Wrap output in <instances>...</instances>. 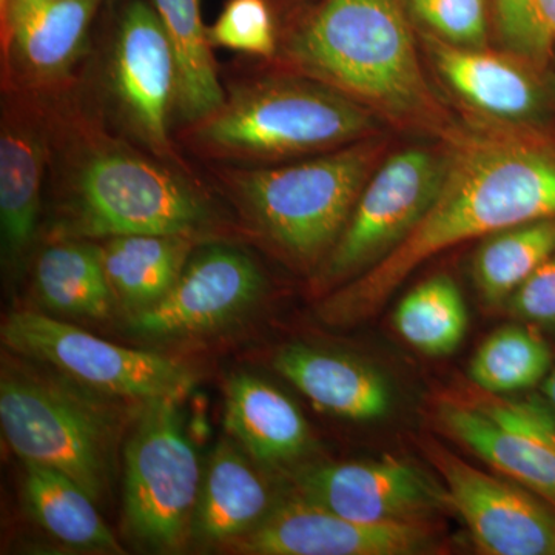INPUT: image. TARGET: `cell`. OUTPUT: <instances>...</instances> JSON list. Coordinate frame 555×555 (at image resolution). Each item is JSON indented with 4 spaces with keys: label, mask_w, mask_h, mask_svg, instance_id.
<instances>
[{
    "label": "cell",
    "mask_w": 555,
    "mask_h": 555,
    "mask_svg": "<svg viewBox=\"0 0 555 555\" xmlns=\"http://www.w3.org/2000/svg\"><path fill=\"white\" fill-rule=\"evenodd\" d=\"M555 218V155L506 138L466 141L448 159L441 188L425 217L374 268L321 305L328 326L367 320L423 262L465 241Z\"/></svg>",
    "instance_id": "obj_1"
},
{
    "label": "cell",
    "mask_w": 555,
    "mask_h": 555,
    "mask_svg": "<svg viewBox=\"0 0 555 555\" xmlns=\"http://www.w3.org/2000/svg\"><path fill=\"white\" fill-rule=\"evenodd\" d=\"M295 486L298 499L367 525L427 521L448 506L441 486L393 456L312 467Z\"/></svg>",
    "instance_id": "obj_11"
},
{
    "label": "cell",
    "mask_w": 555,
    "mask_h": 555,
    "mask_svg": "<svg viewBox=\"0 0 555 555\" xmlns=\"http://www.w3.org/2000/svg\"><path fill=\"white\" fill-rule=\"evenodd\" d=\"M179 401L145 403L124 451V514L130 534L160 553L192 539L198 503V454L182 425Z\"/></svg>",
    "instance_id": "obj_5"
},
{
    "label": "cell",
    "mask_w": 555,
    "mask_h": 555,
    "mask_svg": "<svg viewBox=\"0 0 555 555\" xmlns=\"http://www.w3.org/2000/svg\"><path fill=\"white\" fill-rule=\"evenodd\" d=\"M224 427L254 462L280 466L305 454L310 430L297 404L275 386L236 374L225 386Z\"/></svg>",
    "instance_id": "obj_19"
},
{
    "label": "cell",
    "mask_w": 555,
    "mask_h": 555,
    "mask_svg": "<svg viewBox=\"0 0 555 555\" xmlns=\"http://www.w3.org/2000/svg\"><path fill=\"white\" fill-rule=\"evenodd\" d=\"M102 0H10L3 39L22 69L53 79L78 61Z\"/></svg>",
    "instance_id": "obj_18"
},
{
    "label": "cell",
    "mask_w": 555,
    "mask_h": 555,
    "mask_svg": "<svg viewBox=\"0 0 555 555\" xmlns=\"http://www.w3.org/2000/svg\"><path fill=\"white\" fill-rule=\"evenodd\" d=\"M275 507L269 485L235 443L221 441L203 470L192 539L225 546L248 534Z\"/></svg>",
    "instance_id": "obj_17"
},
{
    "label": "cell",
    "mask_w": 555,
    "mask_h": 555,
    "mask_svg": "<svg viewBox=\"0 0 555 555\" xmlns=\"http://www.w3.org/2000/svg\"><path fill=\"white\" fill-rule=\"evenodd\" d=\"M427 525L360 524L294 496L224 547L250 555H414L434 545L436 535Z\"/></svg>",
    "instance_id": "obj_12"
},
{
    "label": "cell",
    "mask_w": 555,
    "mask_h": 555,
    "mask_svg": "<svg viewBox=\"0 0 555 555\" xmlns=\"http://www.w3.org/2000/svg\"><path fill=\"white\" fill-rule=\"evenodd\" d=\"M441 426L499 473L555 499V420L535 403H448Z\"/></svg>",
    "instance_id": "obj_14"
},
{
    "label": "cell",
    "mask_w": 555,
    "mask_h": 555,
    "mask_svg": "<svg viewBox=\"0 0 555 555\" xmlns=\"http://www.w3.org/2000/svg\"><path fill=\"white\" fill-rule=\"evenodd\" d=\"M36 291L53 312L90 320H104L116 302L101 247L90 243L46 248L36 264Z\"/></svg>",
    "instance_id": "obj_24"
},
{
    "label": "cell",
    "mask_w": 555,
    "mask_h": 555,
    "mask_svg": "<svg viewBox=\"0 0 555 555\" xmlns=\"http://www.w3.org/2000/svg\"><path fill=\"white\" fill-rule=\"evenodd\" d=\"M495 17L500 35L511 50L526 60H545L551 49L537 28L532 0H495Z\"/></svg>",
    "instance_id": "obj_31"
},
{
    "label": "cell",
    "mask_w": 555,
    "mask_h": 555,
    "mask_svg": "<svg viewBox=\"0 0 555 555\" xmlns=\"http://www.w3.org/2000/svg\"><path fill=\"white\" fill-rule=\"evenodd\" d=\"M43 149L31 131L9 127L0 138V225L3 250L20 258L38 228Z\"/></svg>",
    "instance_id": "obj_25"
},
{
    "label": "cell",
    "mask_w": 555,
    "mask_h": 555,
    "mask_svg": "<svg viewBox=\"0 0 555 555\" xmlns=\"http://www.w3.org/2000/svg\"><path fill=\"white\" fill-rule=\"evenodd\" d=\"M555 254V218L537 219L486 236L474 257V280L488 305L511 295Z\"/></svg>",
    "instance_id": "obj_26"
},
{
    "label": "cell",
    "mask_w": 555,
    "mask_h": 555,
    "mask_svg": "<svg viewBox=\"0 0 555 555\" xmlns=\"http://www.w3.org/2000/svg\"><path fill=\"white\" fill-rule=\"evenodd\" d=\"M199 141L232 156H283L341 144L371 129L345 96L299 83L251 87L201 120Z\"/></svg>",
    "instance_id": "obj_6"
},
{
    "label": "cell",
    "mask_w": 555,
    "mask_h": 555,
    "mask_svg": "<svg viewBox=\"0 0 555 555\" xmlns=\"http://www.w3.org/2000/svg\"><path fill=\"white\" fill-rule=\"evenodd\" d=\"M426 455L443 478L448 506L489 555H555V514L525 489L489 476L438 443Z\"/></svg>",
    "instance_id": "obj_10"
},
{
    "label": "cell",
    "mask_w": 555,
    "mask_h": 555,
    "mask_svg": "<svg viewBox=\"0 0 555 555\" xmlns=\"http://www.w3.org/2000/svg\"><path fill=\"white\" fill-rule=\"evenodd\" d=\"M374 158V149H347L297 166L241 171L235 185L278 246L312 261L341 236Z\"/></svg>",
    "instance_id": "obj_4"
},
{
    "label": "cell",
    "mask_w": 555,
    "mask_h": 555,
    "mask_svg": "<svg viewBox=\"0 0 555 555\" xmlns=\"http://www.w3.org/2000/svg\"><path fill=\"white\" fill-rule=\"evenodd\" d=\"M262 284L254 259L235 248L211 247L190 258L169 294L130 315L129 326L155 338L206 334L251 308Z\"/></svg>",
    "instance_id": "obj_13"
},
{
    "label": "cell",
    "mask_w": 555,
    "mask_h": 555,
    "mask_svg": "<svg viewBox=\"0 0 555 555\" xmlns=\"http://www.w3.org/2000/svg\"><path fill=\"white\" fill-rule=\"evenodd\" d=\"M532 14L547 47L555 42V0H532Z\"/></svg>",
    "instance_id": "obj_33"
},
{
    "label": "cell",
    "mask_w": 555,
    "mask_h": 555,
    "mask_svg": "<svg viewBox=\"0 0 555 555\" xmlns=\"http://www.w3.org/2000/svg\"><path fill=\"white\" fill-rule=\"evenodd\" d=\"M273 367L313 406L339 418L372 422L392 409L393 392L387 379L356 358L291 345L276 353Z\"/></svg>",
    "instance_id": "obj_16"
},
{
    "label": "cell",
    "mask_w": 555,
    "mask_h": 555,
    "mask_svg": "<svg viewBox=\"0 0 555 555\" xmlns=\"http://www.w3.org/2000/svg\"><path fill=\"white\" fill-rule=\"evenodd\" d=\"M177 61L179 112L192 122L210 118L225 104L210 54V39L201 22L198 0H152Z\"/></svg>",
    "instance_id": "obj_23"
},
{
    "label": "cell",
    "mask_w": 555,
    "mask_h": 555,
    "mask_svg": "<svg viewBox=\"0 0 555 555\" xmlns=\"http://www.w3.org/2000/svg\"><path fill=\"white\" fill-rule=\"evenodd\" d=\"M11 352L56 369L75 385L104 396L142 401H182L196 377L173 358L113 345L64 321L16 312L2 326Z\"/></svg>",
    "instance_id": "obj_7"
},
{
    "label": "cell",
    "mask_w": 555,
    "mask_h": 555,
    "mask_svg": "<svg viewBox=\"0 0 555 555\" xmlns=\"http://www.w3.org/2000/svg\"><path fill=\"white\" fill-rule=\"evenodd\" d=\"M409 13L454 46H485L486 0H404Z\"/></svg>",
    "instance_id": "obj_30"
},
{
    "label": "cell",
    "mask_w": 555,
    "mask_h": 555,
    "mask_svg": "<svg viewBox=\"0 0 555 555\" xmlns=\"http://www.w3.org/2000/svg\"><path fill=\"white\" fill-rule=\"evenodd\" d=\"M401 338L429 357L451 356L469 326L466 302L455 281L437 275L418 284L393 312Z\"/></svg>",
    "instance_id": "obj_27"
},
{
    "label": "cell",
    "mask_w": 555,
    "mask_h": 555,
    "mask_svg": "<svg viewBox=\"0 0 555 555\" xmlns=\"http://www.w3.org/2000/svg\"><path fill=\"white\" fill-rule=\"evenodd\" d=\"M542 390L547 403L555 411V366L551 369L550 374L543 379Z\"/></svg>",
    "instance_id": "obj_34"
},
{
    "label": "cell",
    "mask_w": 555,
    "mask_h": 555,
    "mask_svg": "<svg viewBox=\"0 0 555 555\" xmlns=\"http://www.w3.org/2000/svg\"><path fill=\"white\" fill-rule=\"evenodd\" d=\"M101 247L108 283L116 301L130 315L160 301L190 259L188 235H124Z\"/></svg>",
    "instance_id": "obj_21"
},
{
    "label": "cell",
    "mask_w": 555,
    "mask_h": 555,
    "mask_svg": "<svg viewBox=\"0 0 555 555\" xmlns=\"http://www.w3.org/2000/svg\"><path fill=\"white\" fill-rule=\"evenodd\" d=\"M80 235H192L208 219L206 203L181 179L149 160L108 152L91 158L76 184Z\"/></svg>",
    "instance_id": "obj_8"
},
{
    "label": "cell",
    "mask_w": 555,
    "mask_h": 555,
    "mask_svg": "<svg viewBox=\"0 0 555 555\" xmlns=\"http://www.w3.org/2000/svg\"><path fill=\"white\" fill-rule=\"evenodd\" d=\"M448 159L411 149L369 179L341 236L328 251L321 281L335 284L374 268L425 217L447 173Z\"/></svg>",
    "instance_id": "obj_9"
},
{
    "label": "cell",
    "mask_w": 555,
    "mask_h": 555,
    "mask_svg": "<svg viewBox=\"0 0 555 555\" xmlns=\"http://www.w3.org/2000/svg\"><path fill=\"white\" fill-rule=\"evenodd\" d=\"M299 67L397 115L429 112L403 0H321L288 39Z\"/></svg>",
    "instance_id": "obj_2"
},
{
    "label": "cell",
    "mask_w": 555,
    "mask_h": 555,
    "mask_svg": "<svg viewBox=\"0 0 555 555\" xmlns=\"http://www.w3.org/2000/svg\"><path fill=\"white\" fill-rule=\"evenodd\" d=\"M24 494L33 518L61 543L91 553H122L94 507L72 478L50 467L24 463Z\"/></svg>",
    "instance_id": "obj_22"
},
{
    "label": "cell",
    "mask_w": 555,
    "mask_h": 555,
    "mask_svg": "<svg viewBox=\"0 0 555 555\" xmlns=\"http://www.w3.org/2000/svg\"><path fill=\"white\" fill-rule=\"evenodd\" d=\"M208 39L241 53L272 56L275 51V25L264 0H229Z\"/></svg>",
    "instance_id": "obj_29"
},
{
    "label": "cell",
    "mask_w": 555,
    "mask_h": 555,
    "mask_svg": "<svg viewBox=\"0 0 555 555\" xmlns=\"http://www.w3.org/2000/svg\"><path fill=\"white\" fill-rule=\"evenodd\" d=\"M429 53L443 79L470 105L495 118L525 120L545 107L534 76L516 62L429 36Z\"/></svg>",
    "instance_id": "obj_20"
},
{
    "label": "cell",
    "mask_w": 555,
    "mask_h": 555,
    "mask_svg": "<svg viewBox=\"0 0 555 555\" xmlns=\"http://www.w3.org/2000/svg\"><path fill=\"white\" fill-rule=\"evenodd\" d=\"M0 423L22 462L64 474L94 502L107 495L119 423L96 398L68 383L3 366Z\"/></svg>",
    "instance_id": "obj_3"
},
{
    "label": "cell",
    "mask_w": 555,
    "mask_h": 555,
    "mask_svg": "<svg viewBox=\"0 0 555 555\" xmlns=\"http://www.w3.org/2000/svg\"><path fill=\"white\" fill-rule=\"evenodd\" d=\"M551 371L550 347L531 328L505 326L474 353L469 377L488 393L517 392L543 383Z\"/></svg>",
    "instance_id": "obj_28"
},
{
    "label": "cell",
    "mask_w": 555,
    "mask_h": 555,
    "mask_svg": "<svg viewBox=\"0 0 555 555\" xmlns=\"http://www.w3.org/2000/svg\"><path fill=\"white\" fill-rule=\"evenodd\" d=\"M10 0H0V14L5 13L7 7H9Z\"/></svg>",
    "instance_id": "obj_35"
},
{
    "label": "cell",
    "mask_w": 555,
    "mask_h": 555,
    "mask_svg": "<svg viewBox=\"0 0 555 555\" xmlns=\"http://www.w3.org/2000/svg\"><path fill=\"white\" fill-rule=\"evenodd\" d=\"M511 312L529 323H555V254L511 295Z\"/></svg>",
    "instance_id": "obj_32"
},
{
    "label": "cell",
    "mask_w": 555,
    "mask_h": 555,
    "mask_svg": "<svg viewBox=\"0 0 555 555\" xmlns=\"http://www.w3.org/2000/svg\"><path fill=\"white\" fill-rule=\"evenodd\" d=\"M112 73L131 126L153 147H169L177 61L158 11L147 0H130L120 13Z\"/></svg>",
    "instance_id": "obj_15"
}]
</instances>
